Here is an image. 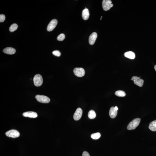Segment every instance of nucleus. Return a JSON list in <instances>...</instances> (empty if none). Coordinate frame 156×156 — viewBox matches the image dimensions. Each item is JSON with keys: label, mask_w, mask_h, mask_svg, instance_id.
Instances as JSON below:
<instances>
[{"label": "nucleus", "mask_w": 156, "mask_h": 156, "mask_svg": "<svg viewBox=\"0 0 156 156\" xmlns=\"http://www.w3.org/2000/svg\"><path fill=\"white\" fill-rule=\"evenodd\" d=\"M141 119L140 118H136L132 121L127 126V129L129 130L135 129L139 125Z\"/></svg>", "instance_id": "f257e3e1"}, {"label": "nucleus", "mask_w": 156, "mask_h": 156, "mask_svg": "<svg viewBox=\"0 0 156 156\" xmlns=\"http://www.w3.org/2000/svg\"><path fill=\"white\" fill-rule=\"evenodd\" d=\"M34 85L37 87H40L42 85L43 79L42 76L39 74L35 75L33 79Z\"/></svg>", "instance_id": "f03ea898"}, {"label": "nucleus", "mask_w": 156, "mask_h": 156, "mask_svg": "<svg viewBox=\"0 0 156 156\" xmlns=\"http://www.w3.org/2000/svg\"><path fill=\"white\" fill-rule=\"evenodd\" d=\"M102 5L103 9L105 11L110 10L113 6L111 0H103L102 2Z\"/></svg>", "instance_id": "7ed1b4c3"}, {"label": "nucleus", "mask_w": 156, "mask_h": 156, "mask_svg": "<svg viewBox=\"0 0 156 156\" xmlns=\"http://www.w3.org/2000/svg\"><path fill=\"white\" fill-rule=\"evenodd\" d=\"M6 135L9 137L16 138L19 136L20 134V132L17 130H11L7 132L6 133Z\"/></svg>", "instance_id": "20e7f679"}, {"label": "nucleus", "mask_w": 156, "mask_h": 156, "mask_svg": "<svg viewBox=\"0 0 156 156\" xmlns=\"http://www.w3.org/2000/svg\"><path fill=\"white\" fill-rule=\"evenodd\" d=\"M35 98L38 101L42 103H48L50 101V99L49 98L44 95H37Z\"/></svg>", "instance_id": "39448f33"}, {"label": "nucleus", "mask_w": 156, "mask_h": 156, "mask_svg": "<svg viewBox=\"0 0 156 156\" xmlns=\"http://www.w3.org/2000/svg\"><path fill=\"white\" fill-rule=\"evenodd\" d=\"M73 72L75 75L78 77H83L85 75L84 70L82 68H76L73 70Z\"/></svg>", "instance_id": "423d86ee"}, {"label": "nucleus", "mask_w": 156, "mask_h": 156, "mask_svg": "<svg viewBox=\"0 0 156 156\" xmlns=\"http://www.w3.org/2000/svg\"><path fill=\"white\" fill-rule=\"evenodd\" d=\"M58 24L57 20L54 19L51 21L48 25L47 30L48 31L50 32L53 30L56 27Z\"/></svg>", "instance_id": "0eeeda50"}, {"label": "nucleus", "mask_w": 156, "mask_h": 156, "mask_svg": "<svg viewBox=\"0 0 156 156\" xmlns=\"http://www.w3.org/2000/svg\"><path fill=\"white\" fill-rule=\"evenodd\" d=\"M134 82V84L140 87H142L144 83V80L140 78L137 76H134L131 79Z\"/></svg>", "instance_id": "6e6552de"}, {"label": "nucleus", "mask_w": 156, "mask_h": 156, "mask_svg": "<svg viewBox=\"0 0 156 156\" xmlns=\"http://www.w3.org/2000/svg\"><path fill=\"white\" fill-rule=\"evenodd\" d=\"M83 114V110L81 108H78L75 112L73 115L74 119L76 121H78L81 118Z\"/></svg>", "instance_id": "1a4fd4ad"}, {"label": "nucleus", "mask_w": 156, "mask_h": 156, "mask_svg": "<svg viewBox=\"0 0 156 156\" xmlns=\"http://www.w3.org/2000/svg\"><path fill=\"white\" fill-rule=\"evenodd\" d=\"M97 36V34L95 32L93 33L90 35L89 38V42L91 45H93L94 44Z\"/></svg>", "instance_id": "9d476101"}, {"label": "nucleus", "mask_w": 156, "mask_h": 156, "mask_svg": "<svg viewBox=\"0 0 156 156\" xmlns=\"http://www.w3.org/2000/svg\"><path fill=\"white\" fill-rule=\"evenodd\" d=\"M24 117L31 118H35L38 116L37 113L33 111H29L24 112L23 114Z\"/></svg>", "instance_id": "9b49d317"}, {"label": "nucleus", "mask_w": 156, "mask_h": 156, "mask_svg": "<svg viewBox=\"0 0 156 156\" xmlns=\"http://www.w3.org/2000/svg\"><path fill=\"white\" fill-rule=\"evenodd\" d=\"M4 53L8 54H13L15 53L16 50L11 47H7L5 48L3 50Z\"/></svg>", "instance_id": "f8f14e48"}, {"label": "nucleus", "mask_w": 156, "mask_h": 156, "mask_svg": "<svg viewBox=\"0 0 156 156\" xmlns=\"http://www.w3.org/2000/svg\"><path fill=\"white\" fill-rule=\"evenodd\" d=\"M89 16V11L88 9L86 8L83 11L82 13V17L83 20H86L88 19Z\"/></svg>", "instance_id": "ddd939ff"}, {"label": "nucleus", "mask_w": 156, "mask_h": 156, "mask_svg": "<svg viewBox=\"0 0 156 156\" xmlns=\"http://www.w3.org/2000/svg\"><path fill=\"white\" fill-rule=\"evenodd\" d=\"M117 114V111L115 109V107H112L110 108L109 111V115L112 118H114L116 117Z\"/></svg>", "instance_id": "4468645a"}, {"label": "nucleus", "mask_w": 156, "mask_h": 156, "mask_svg": "<svg viewBox=\"0 0 156 156\" xmlns=\"http://www.w3.org/2000/svg\"><path fill=\"white\" fill-rule=\"evenodd\" d=\"M124 56L129 58L133 59L135 58V54L133 52L131 51L127 52L125 53Z\"/></svg>", "instance_id": "2eb2a0df"}, {"label": "nucleus", "mask_w": 156, "mask_h": 156, "mask_svg": "<svg viewBox=\"0 0 156 156\" xmlns=\"http://www.w3.org/2000/svg\"><path fill=\"white\" fill-rule=\"evenodd\" d=\"M149 128L153 131H156V120L153 121L150 123Z\"/></svg>", "instance_id": "dca6fc26"}, {"label": "nucleus", "mask_w": 156, "mask_h": 156, "mask_svg": "<svg viewBox=\"0 0 156 156\" xmlns=\"http://www.w3.org/2000/svg\"><path fill=\"white\" fill-rule=\"evenodd\" d=\"M88 116L90 119H93L96 117V113L93 110H91L89 112Z\"/></svg>", "instance_id": "f3484780"}, {"label": "nucleus", "mask_w": 156, "mask_h": 156, "mask_svg": "<svg viewBox=\"0 0 156 156\" xmlns=\"http://www.w3.org/2000/svg\"><path fill=\"white\" fill-rule=\"evenodd\" d=\"M115 95L118 97H124L125 96L126 93L123 91L119 90L115 92Z\"/></svg>", "instance_id": "a211bd4d"}, {"label": "nucleus", "mask_w": 156, "mask_h": 156, "mask_svg": "<svg viewBox=\"0 0 156 156\" xmlns=\"http://www.w3.org/2000/svg\"><path fill=\"white\" fill-rule=\"evenodd\" d=\"M18 27V26L17 24H13L11 25L10 28H9V30L10 32H13L16 30Z\"/></svg>", "instance_id": "6ab92c4d"}, {"label": "nucleus", "mask_w": 156, "mask_h": 156, "mask_svg": "<svg viewBox=\"0 0 156 156\" xmlns=\"http://www.w3.org/2000/svg\"><path fill=\"white\" fill-rule=\"evenodd\" d=\"M101 137V134L99 132L93 134L91 135V138L93 139L96 140L98 139Z\"/></svg>", "instance_id": "aec40b11"}, {"label": "nucleus", "mask_w": 156, "mask_h": 156, "mask_svg": "<svg viewBox=\"0 0 156 156\" xmlns=\"http://www.w3.org/2000/svg\"><path fill=\"white\" fill-rule=\"evenodd\" d=\"M65 38V35L64 34L62 33L58 36L57 39L59 41H62L64 40Z\"/></svg>", "instance_id": "412c9836"}, {"label": "nucleus", "mask_w": 156, "mask_h": 156, "mask_svg": "<svg viewBox=\"0 0 156 156\" xmlns=\"http://www.w3.org/2000/svg\"><path fill=\"white\" fill-rule=\"evenodd\" d=\"M52 54H53L54 55L57 56L58 57H59V56L61 55V53H60V52L58 50H57L54 51L52 52Z\"/></svg>", "instance_id": "4be33fe9"}, {"label": "nucleus", "mask_w": 156, "mask_h": 156, "mask_svg": "<svg viewBox=\"0 0 156 156\" xmlns=\"http://www.w3.org/2000/svg\"><path fill=\"white\" fill-rule=\"evenodd\" d=\"M5 19V16L3 14L0 15V22H3Z\"/></svg>", "instance_id": "5701e85b"}, {"label": "nucleus", "mask_w": 156, "mask_h": 156, "mask_svg": "<svg viewBox=\"0 0 156 156\" xmlns=\"http://www.w3.org/2000/svg\"><path fill=\"white\" fill-rule=\"evenodd\" d=\"M82 156H90L88 152L84 151L83 153Z\"/></svg>", "instance_id": "b1692460"}, {"label": "nucleus", "mask_w": 156, "mask_h": 156, "mask_svg": "<svg viewBox=\"0 0 156 156\" xmlns=\"http://www.w3.org/2000/svg\"><path fill=\"white\" fill-rule=\"evenodd\" d=\"M115 109L116 110V111H117V110L118 109V107H115Z\"/></svg>", "instance_id": "393cba45"}, {"label": "nucleus", "mask_w": 156, "mask_h": 156, "mask_svg": "<svg viewBox=\"0 0 156 156\" xmlns=\"http://www.w3.org/2000/svg\"><path fill=\"white\" fill-rule=\"evenodd\" d=\"M154 69H155L156 72V65H155L154 67Z\"/></svg>", "instance_id": "a878e982"}, {"label": "nucleus", "mask_w": 156, "mask_h": 156, "mask_svg": "<svg viewBox=\"0 0 156 156\" xmlns=\"http://www.w3.org/2000/svg\"><path fill=\"white\" fill-rule=\"evenodd\" d=\"M102 17H101V19H100L101 20H102Z\"/></svg>", "instance_id": "bb28decb"}]
</instances>
